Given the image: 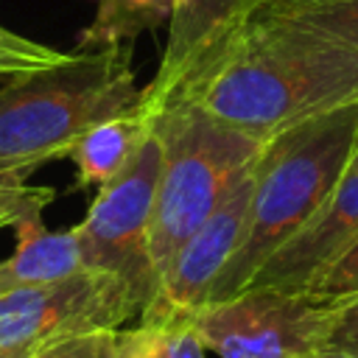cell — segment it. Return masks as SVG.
Listing matches in <instances>:
<instances>
[{
    "mask_svg": "<svg viewBox=\"0 0 358 358\" xmlns=\"http://www.w3.org/2000/svg\"><path fill=\"white\" fill-rule=\"evenodd\" d=\"M131 45L64 53L0 87V176L25 179L67 157L95 123L140 106Z\"/></svg>",
    "mask_w": 358,
    "mask_h": 358,
    "instance_id": "obj_3",
    "label": "cell"
},
{
    "mask_svg": "<svg viewBox=\"0 0 358 358\" xmlns=\"http://www.w3.org/2000/svg\"><path fill=\"white\" fill-rule=\"evenodd\" d=\"M143 302L115 274L81 268L70 277L0 296V358H25L36 347L84 330H120Z\"/></svg>",
    "mask_w": 358,
    "mask_h": 358,
    "instance_id": "obj_6",
    "label": "cell"
},
{
    "mask_svg": "<svg viewBox=\"0 0 358 358\" xmlns=\"http://www.w3.org/2000/svg\"><path fill=\"white\" fill-rule=\"evenodd\" d=\"M56 193L50 187L25 185L20 176H0V227H14L31 213H42Z\"/></svg>",
    "mask_w": 358,
    "mask_h": 358,
    "instance_id": "obj_17",
    "label": "cell"
},
{
    "mask_svg": "<svg viewBox=\"0 0 358 358\" xmlns=\"http://www.w3.org/2000/svg\"><path fill=\"white\" fill-rule=\"evenodd\" d=\"M115 358H207V347L190 319L140 322L117 330Z\"/></svg>",
    "mask_w": 358,
    "mask_h": 358,
    "instance_id": "obj_13",
    "label": "cell"
},
{
    "mask_svg": "<svg viewBox=\"0 0 358 358\" xmlns=\"http://www.w3.org/2000/svg\"><path fill=\"white\" fill-rule=\"evenodd\" d=\"M14 229L17 246L6 260H0V296L17 288L62 280L84 268L76 227L50 232L42 224V213H31L20 218Z\"/></svg>",
    "mask_w": 358,
    "mask_h": 358,
    "instance_id": "obj_11",
    "label": "cell"
},
{
    "mask_svg": "<svg viewBox=\"0 0 358 358\" xmlns=\"http://www.w3.org/2000/svg\"><path fill=\"white\" fill-rule=\"evenodd\" d=\"M330 305L308 291L243 288L199 308L190 322L218 358H296L322 350Z\"/></svg>",
    "mask_w": 358,
    "mask_h": 358,
    "instance_id": "obj_7",
    "label": "cell"
},
{
    "mask_svg": "<svg viewBox=\"0 0 358 358\" xmlns=\"http://www.w3.org/2000/svg\"><path fill=\"white\" fill-rule=\"evenodd\" d=\"M255 162L235 179V185L210 213V218L173 255L148 305L143 308L140 322H185L207 305L218 274L224 271L243 238L255 185Z\"/></svg>",
    "mask_w": 358,
    "mask_h": 358,
    "instance_id": "obj_8",
    "label": "cell"
},
{
    "mask_svg": "<svg viewBox=\"0 0 358 358\" xmlns=\"http://www.w3.org/2000/svg\"><path fill=\"white\" fill-rule=\"evenodd\" d=\"M257 3L358 45V0H257Z\"/></svg>",
    "mask_w": 358,
    "mask_h": 358,
    "instance_id": "obj_14",
    "label": "cell"
},
{
    "mask_svg": "<svg viewBox=\"0 0 358 358\" xmlns=\"http://www.w3.org/2000/svg\"><path fill=\"white\" fill-rule=\"evenodd\" d=\"M358 241V173H344L322 210L285 241L246 288L308 291L313 280Z\"/></svg>",
    "mask_w": 358,
    "mask_h": 358,
    "instance_id": "obj_10",
    "label": "cell"
},
{
    "mask_svg": "<svg viewBox=\"0 0 358 358\" xmlns=\"http://www.w3.org/2000/svg\"><path fill=\"white\" fill-rule=\"evenodd\" d=\"M322 350L358 358V296L330 305L324 336H322Z\"/></svg>",
    "mask_w": 358,
    "mask_h": 358,
    "instance_id": "obj_18",
    "label": "cell"
},
{
    "mask_svg": "<svg viewBox=\"0 0 358 358\" xmlns=\"http://www.w3.org/2000/svg\"><path fill=\"white\" fill-rule=\"evenodd\" d=\"M347 173H358V145H355V151H352V159H350Z\"/></svg>",
    "mask_w": 358,
    "mask_h": 358,
    "instance_id": "obj_20",
    "label": "cell"
},
{
    "mask_svg": "<svg viewBox=\"0 0 358 358\" xmlns=\"http://www.w3.org/2000/svg\"><path fill=\"white\" fill-rule=\"evenodd\" d=\"M162 159V134L157 117H151L129 162L109 182L101 185L84 221L76 227L81 266L90 271H106L120 277L137 294L143 308L154 294L148 232Z\"/></svg>",
    "mask_w": 358,
    "mask_h": 358,
    "instance_id": "obj_5",
    "label": "cell"
},
{
    "mask_svg": "<svg viewBox=\"0 0 358 358\" xmlns=\"http://www.w3.org/2000/svg\"><path fill=\"white\" fill-rule=\"evenodd\" d=\"M310 296L336 305L344 299L358 296V241L352 246H347L308 288Z\"/></svg>",
    "mask_w": 358,
    "mask_h": 358,
    "instance_id": "obj_16",
    "label": "cell"
},
{
    "mask_svg": "<svg viewBox=\"0 0 358 358\" xmlns=\"http://www.w3.org/2000/svg\"><path fill=\"white\" fill-rule=\"evenodd\" d=\"M296 358H355V355H344V352H327V350H319V352H308V355H296Z\"/></svg>",
    "mask_w": 358,
    "mask_h": 358,
    "instance_id": "obj_19",
    "label": "cell"
},
{
    "mask_svg": "<svg viewBox=\"0 0 358 358\" xmlns=\"http://www.w3.org/2000/svg\"><path fill=\"white\" fill-rule=\"evenodd\" d=\"M255 3L257 0H176L157 76L143 90L137 109L143 115L162 112L238 28Z\"/></svg>",
    "mask_w": 358,
    "mask_h": 358,
    "instance_id": "obj_9",
    "label": "cell"
},
{
    "mask_svg": "<svg viewBox=\"0 0 358 358\" xmlns=\"http://www.w3.org/2000/svg\"><path fill=\"white\" fill-rule=\"evenodd\" d=\"M154 117L165 145L148 232L157 288L173 255L210 218L235 179L260 157L266 140L187 101H176Z\"/></svg>",
    "mask_w": 358,
    "mask_h": 358,
    "instance_id": "obj_4",
    "label": "cell"
},
{
    "mask_svg": "<svg viewBox=\"0 0 358 358\" xmlns=\"http://www.w3.org/2000/svg\"><path fill=\"white\" fill-rule=\"evenodd\" d=\"M115 344H117V330L101 327V330H84V333H70L62 338H53L25 358H115Z\"/></svg>",
    "mask_w": 358,
    "mask_h": 358,
    "instance_id": "obj_15",
    "label": "cell"
},
{
    "mask_svg": "<svg viewBox=\"0 0 358 358\" xmlns=\"http://www.w3.org/2000/svg\"><path fill=\"white\" fill-rule=\"evenodd\" d=\"M358 145V103L299 120L271 134L255 162L243 238L218 274L210 302L241 294L257 268L333 196Z\"/></svg>",
    "mask_w": 358,
    "mask_h": 358,
    "instance_id": "obj_2",
    "label": "cell"
},
{
    "mask_svg": "<svg viewBox=\"0 0 358 358\" xmlns=\"http://www.w3.org/2000/svg\"><path fill=\"white\" fill-rule=\"evenodd\" d=\"M176 101L268 140L358 103V45L255 3Z\"/></svg>",
    "mask_w": 358,
    "mask_h": 358,
    "instance_id": "obj_1",
    "label": "cell"
},
{
    "mask_svg": "<svg viewBox=\"0 0 358 358\" xmlns=\"http://www.w3.org/2000/svg\"><path fill=\"white\" fill-rule=\"evenodd\" d=\"M151 117L154 115H143L140 109H131V112L106 117V120L95 123L90 131H84L67 154L76 162L78 185L109 182L134 154Z\"/></svg>",
    "mask_w": 358,
    "mask_h": 358,
    "instance_id": "obj_12",
    "label": "cell"
}]
</instances>
